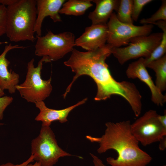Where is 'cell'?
<instances>
[{
	"instance_id": "1",
	"label": "cell",
	"mask_w": 166,
	"mask_h": 166,
	"mask_svg": "<svg viewBox=\"0 0 166 166\" xmlns=\"http://www.w3.org/2000/svg\"><path fill=\"white\" fill-rule=\"evenodd\" d=\"M113 47L108 44L92 51L81 52L73 48L69 58L64 62L75 74L63 94L65 98L72 85L80 76L91 77L96 83L97 92L96 101L105 100L113 95L120 96L128 102L132 101L137 93V88L133 83L127 81L119 82L111 75L106 58L112 54Z\"/></svg>"
},
{
	"instance_id": "2",
	"label": "cell",
	"mask_w": 166,
	"mask_h": 166,
	"mask_svg": "<svg viewBox=\"0 0 166 166\" xmlns=\"http://www.w3.org/2000/svg\"><path fill=\"white\" fill-rule=\"evenodd\" d=\"M129 121L116 123H105V133L101 137L90 135L86 138L91 142L98 143L97 152L102 153L110 149L117 152L116 159L107 158V163L112 166H146L152 157L140 148L139 142L132 133Z\"/></svg>"
},
{
	"instance_id": "3",
	"label": "cell",
	"mask_w": 166,
	"mask_h": 166,
	"mask_svg": "<svg viewBox=\"0 0 166 166\" xmlns=\"http://www.w3.org/2000/svg\"><path fill=\"white\" fill-rule=\"evenodd\" d=\"M36 5L35 0H16L6 7V34L10 41H34Z\"/></svg>"
},
{
	"instance_id": "4",
	"label": "cell",
	"mask_w": 166,
	"mask_h": 166,
	"mask_svg": "<svg viewBox=\"0 0 166 166\" xmlns=\"http://www.w3.org/2000/svg\"><path fill=\"white\" fill-rule=\"evenodd\" d=\"M32 58L27 63L26 78L23 83L16 86L21 97L28 102L36 103L43 101L51 93L52 89L51 78L43 80L41 76L44 62H50L47 57H43L35 67Z\"/></svg>"
},
{
	"instance_id": "5",
	"label": "cell",
	"mask_w": 166,
	"mask_h": 166,
	"mask_svg": "<svg viewBox=\"0 0 166 166\" xmlns=\"http://www.w3.org/2000/svg\"><path fill=\"white\" fill-rule=\"evenodd\" d=\"M31 152L41 166H53L60 157L73 156L58 146L50 126H42L39 135L31 141Z\"/></svg>"
},
{
	"instance_id": "6",
	"label": "cell",
	"mask_w": 166,
	"mask_h": 166,
	"mask_svg": "<svg viewBox=\"0 0 166 166\" xmlns=\"http://www.w3.org/2000/svg\"><path fill=\"white\" fill-rule=\"evenodd\" d=\"M35 55L47 57L50 62L62 58L75 46V36L68 31L54 34L51 31L44 36H36Z\"/></svg>"
},
{
	"instance_id": "7",
	"label": "cell",
	"mask_w": 166,
	"mask_h": 166,
	"mask_svg": "<svg viewBox=\"0 0 166 166\" xmlns=\"http://www.w3.org/2000/svg\"><path fill=\"white\" fill-rule=\"evenodd\" d=\"M162 36L161 32L135 37L125 47H113L112 54L121 65L132 59L147 58L159 45Z\"/></svg>"
},
{
	"instance_id": "8",
	"label": "cell",
	"mask_w": 166,
	"mask_h": 166,
	"mask_svg": "<svg viewBox=\"0 0 166 166\" xmlns=\"http://www.w3.org/2000/svg\"><path fill=\"white\" fill-rule=\"evenodd\" d=\"M158 115L155 110H150L131 124L132 133L144 146L160 141L166 136V128L159 121Z\"/></svg>"
},
{
	"instance_id": "9",
	"label": "cell",
	"mask_w": 166,
	"mask_h": 166,
	"mask_svg": "<svg viewBox=\"0 0 166 166\" xmlns=\"http://www.w3.org/2000/svg\"><path fill=\"white\" fill-rule=\"evenodd\" d=\"M107 25V44L113 47L128 45L135 37L148 35L153 28L152 24L137 26L122 22L118 20L115 12L112 14Z\"/></svg>"
},
{
	"instance_id": "10",
	"label": "cell",
	"mask_w": 166,
	"mask_h": 166,
	"mask_svg": "<svg viewBox=\"0 0 166 166\" xmlns=\"http://www.w3.org/2000/svg\"><path fill=\"white\" fill-rule=\"evenodd\" d=\"M144 58H140L129 64L126 74L129 78H138L144 83L151 93V100L158 106H162L166 101V96L163 95L156 87L149 74L144 64Z\"/></svg>"
},
{
	"instance_id": "11",
	"label": "cell",
	"mask_w": 166,
	"mask_h": 166,
	"mask_svg": "<svg viewBox=\"0 0 166 166\" xmlns=\"http://www.w3.org/2000/svg\"><path fill=\"white\" fill-rule=\"evenodd\" d=\"M107 37V24L92 25L86 27L82 34L75 40V46L87 51L95 50L106 44Z\"/></svg>"
},
{
	"instance_id": "12",
	"label": "cell",
	"mask_w": 166,
	"mask_h": 166,
	"mask_svg": "<svg viewBox=\"0 0 166 166\" xmlns=\"http://www.w3.org/2000/svg\"><path fill=\"white\" fill-rule=\"evenodd\" d=\"M26 47L18 45H13L10 43L5 46L3 52L0 55V86L3 90H7L10 94L15 92L16 86L19 82V76L11 69L9 70L8 67L10 62L6 58V55L8 52L12 49H23Z\"/></svg>"
},
{
	"instance_id": "13",
	"label": "cell",
	"mask_w": 166,
	"mask_h": 166,
	"mask_svg": "<svg viewBox=\"0 0 166 166\" xmlns=\"http://www.w3.org/2000/svg\"><path fill=\"white\" fill-rule=\"evenodd\" d=\"M65 0H37V17L34 29L37 36L42 35V24L44 19L49 16L53 22L62 21L59 11Z\"/></svg>"
},
{
	"instance_id": "14",
	"label": "cell",
	"mask_w": 166,
	"mask_h": 166,
	"mask_svg": "<svg viewBox=\"0 0 166 166\" xmlns=\"http://www.w3.org/2000/svg\"><path fill=\"white\" fill-rule=\"evenodd\" d=\"M87 100L85 98L76 104L67 108L56 110L48 108L43 101L35 103L40 112L35 118V120L41 121L42 126H50L52 123L55 121H59L61 123L66 122L67 117L70 112L76 107L84 104Z\"/></svg>"
},
{
	"instance_id": "15",
	"label": "cell",
	"mask_w": 166,
	"mask_h": 166,
	"mask_svg": "<svg viewBox=\"0 0 166 166\" xmlns=\"http://www.w3.org/2000/svg\"><path fill=\"white\" fill-rule=\"evenodd\" d=\"M96 4L94 10L90 12L88 18L92 24H107L113 11H117L120 2L118 0H93Z\"/></svg>"
},
{
	"instance_id": "16",
	"label": "cell",
	"mask_w": 166,
	"mask_h": 166,
	"mask_svg": "<svg viewBox=\"0 0 166 166\" xmlns=\"http://www.w3.org/2000/svg\"><path fill=\"white\" fill-rule=\"evenodd\" d=\"M152 69L156 77L155 85L161 92L166 89V55L151 61L145 65Z\"/></svg>"
},
{
	"instance_id": "17",
	"label": "cell",
	"mask_w": 166,
	"mask_h": 166,
	"mask_svg": "<svg viewBox=\"0 0 166 166\" xmlns=\"http://www.w3.org/2000/svg\"><path fill=\"white\" fill-rule=\"evenodd\" d=\"M91 0H69L65 2L59 11V14L75 16L84 14L93 5Z\"/></svg>"
},
{
	"instance_id": "18",
	"label": "cell",
	"mask_w": 166,
	"mask_h": 166,
	"mask_svg": "<svg viewBox=\"0 0 166 166\" xmlns=\"http://www.w3.org/2000/svg\"><path fill=\"white\" fill-rule=\"evenodd\" d=\"M153 24L157 26L162 30V38L159 45L149 57L144 58L145 65L151 61L161 57L165 54L166 52V21H159Z\"/></svg>"
},
{
	"instance_id": "19",
	"label": "cell",
	"mask_w": 166,
	"mask_h": 166,
	"mask_svg": "<svg viewBox=\"0 0 166 166\" xmlns=\"http://www.w3.org/2000/svg\"><path fill=\"white\" fill-rule=\"evenodd\" d=\"M132 0H120L117 11L116 17L120 22L128 24H133L132 18Z\"/></svg>"
},
{
	"instance_id": "20",
	"label": "cell",
	"mask_w": 166,
	"mask_h": 166,
	"mask_svg": "<svg viewBox=\"0 0 166 166\" xmlns=\"http://www.w3.org/2000/svg\"><path fill=\"white\" fill-rule=\"evenodd\" d=\"M166 21V1H162L161 5L158 10L150 17L143 18L140 21V23L144 24H153L159 21Z\"/></svg>"
},
{
	"instance_id": "21",
	"label": "cell",
	"mask_w": 166,
	"mask_h": 166,
	"mask_svg": "<svg viewBox=\"0 0 166 166\" xmlns=\"http://www.w3.org/2000/svg\"><path fill=\"white\" fill-rule=\"evenodd\" d=\"M152 0H133L132 8V18L133 21H136L143 8Z\"/></svg>"
},
{
	"instance_id": "22",
	"label": "cell",
	"mask_w": 166,
	"mask_h": 166,
	"mask_svg": "<svg viewBox=\"0 0 166 166\" xmlns=\"http://www.w3.org/2000/svg\"><path fill=\"white\" fill-rule=\"evenodd\" d=\"M6 7L0 4V37L6 33ZM6 43L0 42V45Z\"/></svg>"
},
{
	"instance_id": "23",
	"label": "cell",
	"mask_w": 166,
	"mask_h": 166,
	"mask_svg": "<svg viewBox=\"0 0 166 166\" xmlns=\"http://www.w3.org/2000/svg\"><path fill=\"white\" fill-rule=\"evenodd\" d=\"M13 99L12 97L9 96L0 97V120L2 119L5 110L12 102Z\"/></svg>"
},
{
	"instance_id": "24",
	"label": "cell",
	"mask_w": 166,
	"mask_h": 166,
	"mask_svg": "<svg viewBox=\"0 0 166 166\" xmlns=\"http://www.w3.org/2000/svg\"><path fill=\"white\" fill-rule=\"evenodd\" d=\"M34 156L31 155L30 157L26 161L20 164H15L10 162H8L6 164H2L0 166H27V165L31 162L34 161Z\"/></svg>"
},
{
	"instance_id": "25",
	"label": "cell",
	"mask_w": 166,
	"mask_h": 166,
	"mask_svg": "<svg viewBox=\"0 0 166 166\" xmlns=\"http://www.w3.org/2000/svg\"><path fill=\"white\" fill-rule=\"evenodd\" d=\"M93 159L94 166H106L102 161L97 156L91 153H90ZM164 166H166L164 165Z\"/></svg>"
},
{
	"instance_id": "26",
	"label": "cell",
	"mask_w": 166,
	"mask_h": 166,
	"mask_svg": "<svg viewBox=\"0 0 166 166\" xmlns=\"http://www.w3.org/2000/svg\"><path fill=\"white\" fill-rule=\"evenodd\" d=\"M158 118L162 125L164 128H166V114L165 110L164 115H158Z\"/></svg>"
},
{
	"instance_id": "27",
	"label": "cell",
	"mask_w": 166,
	"mask_h": 166,
	"mask_svg": "<svg viewBox=\"0 0 166 166\" xmlns=\"http://www.w3.org/2000/svg\"><path fill=\"white\" fill-rule=\"evenodd\" d=\"M159 148L160 150H164L166 148V137H164L160 141Z\"/></svg>"
},
{
	"instance_id": "28",
	"label": "cell",
	"mask_w": 166,
	"mask_h": 166,
	"mask_svg": "<svg viewBox=\"0 0 166 166\" xmlns=\"http://www.w3.org/2000/svg\"><path fill=\"white\" fill-rule=\"evenodd\" d=\"M16 1V0H0V4L7 6L14 4Z\"/></svg>"
},
{
	"instance_id": "29",
	"label": "cell",
	"mask_w": 166,
	"mask_h": 166,
	"mask_svg": "<svg viewBox=\"0 0 166 166\" xmlns=\"http://www.w3.org/2000/svg\"><path fill=\"white\" fill-rule=\"evenodd\" d=\"M27 166H41L39 163L37 161H36L34 164H28Z\"/></svg>"
},
{
	"instance_id": "30",
	"label": "cell",
	"mask_w": 166,
	"mask_h": 166,
	"mask_svg": "<svg viewBox=\"0 0 166 166\" xmlns=\"http://www.w3.org/2000/svg\"><path fill=\"white\" fill-rule=\"evenodd\" d=\"M4 91L3 90L0 86V97H3L5 95Z\"/></svg>"
},
{
	"instance_id": "31",
	"label": "cell",
	"mask_w": 166,
	"mask_h": 166,
	"mask_svg": "<svg viewBox=\"0 0 166 166\" xmlns=\"http://www.w3.org/2000/svg\"><path fill=\"white\" fill-rule=\"evenodd\" d=\"M4 124L3 123H0V126H2V125H3Z\"/></svg>"
}]
</instances>
